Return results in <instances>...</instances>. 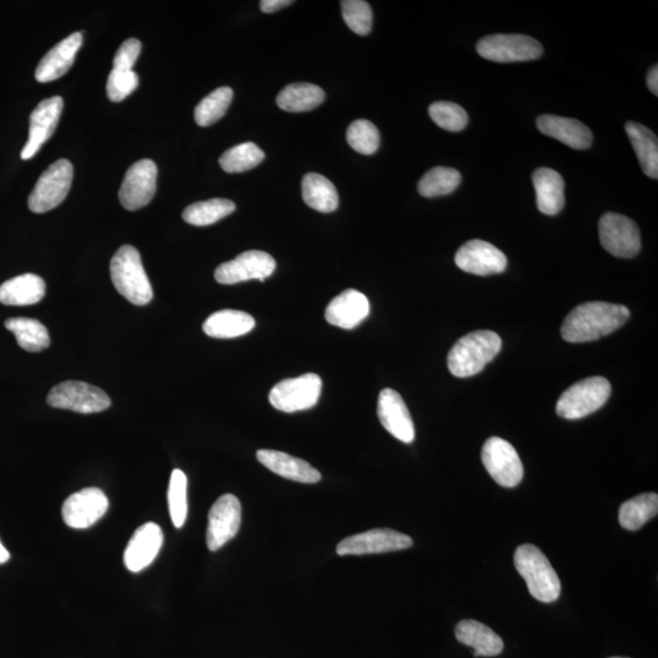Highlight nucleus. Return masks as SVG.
Returning <instances> with one entry per match:
<instances>
[{
    "label": "nucleus",
    "instance_id": "obj_1",
    "mask_svg": "<svg viewBox=\"0 0 658 658\" xmlns=\"http://www.w3.org/2000/svg\"><path fill=\"white\" fill-rule=\"evenodd\" d=\"M623 305L593 301L574 308L562 323V338L568 343H587L617 331L629 319Z\"/></svg>",
    "mask_w": 658,
    "mask_h": 658
},
{
    "label": "nucleus",
    "instance_id": "obj_2",
    "mask_svg": "<svg viewBox=\"0 0 658 658\" xmlns=\"http://www.w3.org/2000/svg\"><path fill=\"white\" fill-rule=\"evenodd\" d=\"M501 345L499 334L487 329L466 334L449 351V371L459 378L478 375L500 353Z\"/></svg>",
    "mask_w": 658,
    "mask_h": 658
},
{
    "label": "nucleus",
    "instance_id": "obj_3",
    "mask_svg": "<svg viewBox=\"0 0 658 658\" xmlns=\"http://www.w3.org/2000/svg\"><path fill=\"white\" fill-rule=\"evenodd\" d=\"M110 275L117 292L130 303L144 306L154 297L141 254L132 245H124L110 262Z\"/></svg>",
    "mask_w": 658,
    "mask_h": 658
},
{
    "label": "nucleus",
    "instance_id": "obj_4",
    "mask_svg": "<svg viewBox=\"0 0 658 658\" xmlns=\"http://www.w3.org/2000/svg\"><path fill=\"white\" fill-rule=\"evenodd\" d=\"M515 567L527 583L533 598L550 604L560 598L561 582L548 557L532 544L521 545L515 552Z\"/></svg>",
    "mask_w": 658,
    "mask_h": 658
},
{
    "label": "nucleus",
    "instance_id": "obj_5",
    "mask_svg": "<svg viewBox=\"0 0 658 658\" xmlns=\"http://www.w3.org/2000/svg\"><path fill=\"white\" fill-rule=\"evenodd\" d=\"M611 395V384L606 378L595 376L583 379L568 388L557 401L556 412L566 420H579L594 414L606 404Z\"/></svg>",
    "mask_w": 658,
    "mask_h": 658
},
{
    "label": "nucleus",
    "instance_id": "obj_6",
    "mask_svg": "<svg viewBox=\"0 0 658 658\" xmlns=\"http://www.w3.org/2000/svg\"><path fill=\"white\" fill-rule=\"evenodd\" d=\"M72 178L74 166L69 160L60 159L50 165L39 177L30 194L29 208L32 213H48L63 203L70 192Z\"/></svg>",
    "mask_w": 658,
    "mask_h": 658
},
{
    "label": "nucleus",
    "instance_id": "obj_7",
    "mask_svg": "<svg viewBox=\"0 0 658 658\" xmlns=\"http://www.w3.org/2000/svg\"><path fill=\"white\" fill-rule=\"evenodd\" d=\"M322 392V379L315 373L284 379L270 392V403L276 410L293 414L305 411L319 403Z\"/></svg>",
    "mask_w": 658,
    "mask_h": 658
},
{
    "label": "nucleus",
    "instance_id": "obj_8",
    "mask_svg": "<svg viewBox=\"0 0 658 658\" xmlns=\"http://www.w3.org/2000/svg\"><path fill=\"white\" fill-rule=\"evenodd\" d=\"M48 405L80 414H98L108 410L111 400L104 390L85 382L68 381L50 390Z\"/></svg>",
    "mask_w": 658,
    "mask_h": 658
},
{
    "label": "nucleus",
    "instance_id": "obj_9",
    "mask_svg": "<svg viewBox=\"0 0 658 658\" xmlns=\"http://www.w3.org/2000/svg\"><path fill=\"white\" fill-rule=\"evenodd\" d=\"M477 52L495 63H520L542 57L543 47L534 38L524 35H492L477 43Z\"/></svg>",
    "mask_w": 658,
    "mask_h": 658
},
{
    "label": "nucleus",
    "instance_id": "obj_10",
    "mask_svg": "<svg viewBox=\"0 0 658 658\" xmlns=\"http://www.w3.org/2000/svg\"><path fill=\"white\" fill-rule=\"evenodd\" d=\"M482 461L485 470L501 487L513 488L522 482V461L516 449L506 440L498 437L488 439L483 445Z\"/></svg>",
    "mask_w": 658,
    "mask_h": 658
},
{
    "label": "nucleus",
    "instance_id": "obj_11",
    "mask_svg": "<svg viewBox=\"0 0 658 658\" xmlns=\"http://www.w3.org/2000/svg\"><path fill=\"white\" fill-rule=\"evenodd\" d=\"M602 247L616 258H634L640 252L641 238L637 223L615 213H607L599 222Z\"/></svg>",
    "mask_w": 658,
    "mask_h": 658
},
{
    "label": "nucleus",
    "instance_id": "obj_12",
    "mask_svg": "<svg viewBox=\"0 0 658 658\" xmlns=\"http://www.w3.org/2000/svg\"><path fill=\"white\" fill-rule=\"evenodd\" d=\"M158 180V167L153 160L143 159L127 170L122 181L119 199L126 210L136 211L144 208L154 198Z\"/></svg>",
    "mask_w": 658,
    "mask_h": 658
},
{
    "label": "nucleus",
    "instance_id": "obj_13",
    "mask_svg": "<svg viewBox=\"0 0 658 658\" xmlns=\"http://www.w3.org/2000/svg\"><path fill=\"white\" fill-rule=\"evenodd\" d=\"M412 544L414 542L409 535L393 529L378 528L343 539L337 546V554L340 556L383 554V552L409 549Z\"/></svg>",
    "mask_w": 658,
    "mask_h": 658
},
{
    "label": "nucleus",
    "instance_id": "obj_14",
    "mask_svg": "<svg viewBox=\"0 0 658 658\" xmlns=\"http://www.w3.org/2000/svg\"><path fill=\"white\" fill-rule=\"evenodd\" d=\"M242 523V505L237 496L222 495L211 507L206 544L210 551H217L236 537Z\"/></svg>",
    "mask_w": 658,
    "mask_h": 658
},
{
    "label": "nucleus",
    "instance_id": "obj_15",
    "mask_svg": "<svg viewBox=\"0 0 658 658\" xmlns=\"http://www.w3.org/2000/svg\"><path fill=\"white\" fill-rule=\"evenodd\" d=\"M276 270V260L260 250H249L236 259L217 267L215 280L221 284H237L250 280L265 281Z\"/></svg>",
    "mask_w": 658,
    "mask_h": 658
},
{
    "label": "nucleus",
    "instance_id": "obj_16",
    "mask_svg": "<svg viewBox=\"0 0 658 658\" xmlns=\"http://www.w3.org/2000/svg\"><path fill=\"white\" fill-rule=\"evenodd\" d=\"M455 264L460 270L477 276H492L504 272L506 255L493 244L473 239L457 250Z\"/></svg>",
    "mask_w": 658,
    "mask_h": 658
},
{
    "label": "nucleus",
    "instance_id": "obj_17",
    "mask_svg": "<svg viewBox=\"0 0 658 658\" xmlns=\"http://www.w3.org/2000/svg\"><path fill=\"white\" fill-rule=\"evenodd\" d=\"M109 509V500L98 488H86L69 496L63 505V520L69 527L85 529L96 524Z\"/></svg>",
    "mask_w": 658,
    "mask_h": 658
},
{
    "label": "nucleus",
    "instance_id": "obj_18",
    "mask_svg": "<svg viewBox=\"0 0 658 658\" xmlns=\"http://www.w3.org/2000/svg\"><path fill=\"white\" fill-rule=\"evenodd\" d=\"M64 109V100L61 97H52L42 100L30 116V132L26 146L22 149L21 159L30 160L35 156L43 144L54 135Z\"/></svg>",
    "mask_w": 658,
    "mask_h": 658
},
{
    "label": "nucleus",
    "instance_id": "obj_19",
    "mask_svg": "<svg viewBox=\"0 0 658 658\" xmlns=\"http://www.w3.org/2000/svg\"><path fill=\"white\" fill-rule=\"evenodd\" d=\"M379 421L394 438L405 444L415 440V425L405 401L393 389H383L378 398Z\"/></svg>",
    "mask_w": 658,
    "mask_h": 658
},
{
    "label": "nucleus",
    "instance_id": "obj_20",
    "mask_svg": "<svg viewBox=\"0 0 658 658\" xmlns=\"http://www.w3.org/2000/svg\"><path fill=\"white\" fill-rule=\"evenodd\" d=\"M163 543L164 534L158 524L153 522L143 524L127 544L124 555L127 570L133 573L146 570L158 556Z\"/></svg>",
    "mask_w": 658,
    "mask_h": 658
},
{
    "label": "nucleus",
    "instance_id": "obj_21",
    "mask_svg": "<svg viewBox=\"0 0 658 658\" xmlns=\"http://www.w3.org/2000/svg\"><path fill=\"white\" fill-rule=\"evenodd\" d=\"M370 311V301L365 294L355 289H347L329 303L325 316L327 322L333 326L353 329L367 319Z\"/></svg>",
    "mask_w": 658,
    "mask_h": 658
},
{
    "label": "nucleus",
    "instance_id": "obj_22",
    "mask_svg": "<svg viewBox=\"0 0 658 658\" xmlns=\"http://www.w3.org/2000/svg\"><path fill=\"white\" fill-rule=\"evenodd\" d=\"M82 42V33L76 32L50 49L44 55V58L39 61L36 80L41 83H48L63 77L74 65L76 54L80 50Z\"/></svg>",
    "mask_w": 658,
    "mask_h": 658
},
{
    "label": "nucleus",
    "instance_id": "obj_23",
    "mask_svg": "<svg viewBox=\"0 0 658 658\" xmlns=\"http://www.w3.org/2000/svg\"><path fill=\"white\" fill-rule=\"evenodd\" d=\"M256 457L261 465L283 478L294 482L314 484L321 481V473L308 462L276 450H259Z\"/></svg>",
    "mask_w": 658,
    "mask_h": 658
},
{
    "label": "nucleus",
    "instance_id": "obj_24",
    "mask_svg": "<svg viewBox=\"0 0 658 658\" xmlns=\"http://www.w3.org/2000/svg\"><path fill=\"white\" fill-rule=\"evenodd\" d=\"M539 131L577 150L588 149L593 143V133L581 121L555 115L540 116Z\"/></svg>",
    "mask_w": 658,
    "mask_h": 658
},
{
    "label": "nucleus",
    "instance_id": "obj_25",
    "mask_svg": "<svg viewBox=\"0 0 658 658\" xmlns=\"http://www.w3.org/2000/svg\"><path fill=\"white\" fill-rule=\"evenodd\" d=\"M535 194L540 213L554 216L565 206V181L559 172L542 167L533 174Z\"/></svg>",
    "mask_w": 658,
    "mask_h": 658
},
{
    "label": "nucleus",
    "instance_id": "obj_26",
    "mask_svg": "<svg viewBox=\"0 0 658 658\" xmlns=\"http://www.w3.org/2000/svg\"><path fill=\"white\" fill-rule=\"evenodd\" d=\"M461 644L475 649V657H494L504 650V641L485 624L473 620L461 621L455 629Z\"/></svg>",
    "mask_w": 658,
    "mask_h": 658
},
{
    "label": "nucleus",
    "instance_id": "obj_27",
    "mask_svg": "<svg viewBox=\"0 0 658 658\" xmlns=\"http://www.w3.org/2000/svg\"><path fill=\"white\" fill-rule=\"evenodd\" d=\"M46 295V282L42 277L25 273L0 286V303L8 306H29L39 303Z\"/></svg>",
    "mask_w": 658,
    "mask_h": 658
},
{
    "label": "nucleus",
    "instance_id": "obj_28",
    "mask_svg": "<svg viewBox=\"0 0 658 658\" xmlns=\"http://www.w3.org/2000/svg\"><path fill=\"white\" fill-rule=\"evenodd\" d=\"M255 320L247 312L222 310L208 317L203 329L206 336L219 339H231L245 336L252 332Z\"/></svg>",
    "mask_w": 658,
    "mask_h": 658
},
{
    "label": "nucleus",
    "instance_id": "obj_29",
    "mask_svg": "<svg viewBox=\"0 0 658 658\" xmlns=\"http://www.w3.org/2000/svg\"><path fill=\"white\" fill-rule=\"evenodd\" d=\"M626 131L644 174L657 180L658 141L655 133L638 122H628Z\"/></svg>",
    "mask_w": 658,
    "mask_h": 658
},
{
    "label": "nucleus",
    "instance_id": "obj_30",
    "mask_svg": "<svg viewBox=\"0 0 658 658\" xmlns=\"http://www.w3.org/2000/svg\"><path fill=\"white\" fill-rule=\"evenodd\" d=\"M325 97V91L312 83H292L278 94L277 105L288 113H305L320 107Z\"/></svg>",
    "mask_w": 658,
    "mask_h": 658
},
{
    "label": "nucleus",
    "instance_id": "obj_31",
    "mask_svg": "<svg viewBox=\"0 0 658 658\" xmlns=\"http://www.w3.org/2000/svg\"><path fill=\"white\" fill-rule=\"evenodd\" d=\"M303 198L311 209L328 214L336 211L339 206V197L336 187L325 176L308 174L301 183Z\"/></svg>",
    "mask_w": 658,
    "mask_h": 658
},
{
    "label": "nucleus",
    "instance_id": "obj_32",
    "mask_svg": "<svg viewBox=\"0 0 658 658\" xmlns=\"http://www.w3.org/2000/svg\"><path fill=\"white\" fill-rule=\"evenodd\" d=\"M5 328L14 333L19 347L30 353H39L50 345L47 327L35 319L15 317L5 321Z\"/></svg>",
    "mask_w": 658,
    "mask_h": 658
},
{
    "label": "nucleus",
    "instance_id": "obj_33",
    "mask_svg": "<svg viewBox=\"0 0 658 658\" xmlns=\"http://www.w3.org/2000/svg\"><path fill=\"white\" fill-rule=\"evenodd\" d=\"M658 495L645 493L626 501L620 509V523L627 531H638L645 523L656 517Z\"/></svg>",
    "mask_w": 658,
    "mask_h": 658
},
{
    "label": "nucleus",
    "instance_id": "obj_34",
    "mask_svg": "<svg viewBox=\"0 0 658 658\" xmlns=\"http://www.w3.org/2000/svg\"><path fill=\"white\" fill-rule=\"evenodd\" d=\"M236 210V204L228 199H210L194 203L184 209L183 220L193 226H210L230 216Z\"/></svg>",
    "mask_w": 658,
    "mask_h": 658
},
{
    "label": "nucleus",
    "instance_id": "obj_35",
    "mask_svg": "<svg viewBox=\"0 0 658 658\" xmlns=\"http://www.w3.org/2000/svg\"><path fill=\"white\" fill-rule=\"evenodd\" d=\"M265 159V153L253 142L228 149L220 158V166L227 174H242L255 169Z\"/></svg>",
    "mask_w": 658,
    "mask_h": 658
},
{
    "label": "nucleus",
    "instance_id": "obj_36",
    "mask_svg": "<svg viewBox=\"0 0 658 658\" xmlns=\"http://www.w3.org/2000/svg\"><path fill=\"white\" fill-rule=\"evenodd\" d=\"M233 89L230 87H221L211 92L202 102L197 105L194 111L195 122L199 126L208 127L222 119L227 113L232 103Z\"/></svg>",
    "mask_w": 658,
    "mask_h": 658
},
{
    "label": "nucleus",
    "instance_id": "obj_37",
    "mask_svg": "<svg viewBox=\"0 0 658 658\" xmlns=\"http://www.w3.org/2000/svg\"><path fill=\"white\" fill-rule=\"evenodd\" d=\"M460 172L450 167H434L418 183V192L425 198L442 197L460 186Z\"/></svg>",
    "mask_w": 658,
    "mask_h": 658
},
{
    "label": "nucleus",
    "instance_id": "obj_38",
    "mask_svg": "<svg viewBox=\"0 0 658 658\" xmlns=\"http://www.w3.org/2000/svg\"><path fill=\"white\" fill-rule=\"evenodd\" d=\"M187 485V476L184 475L183 471L175 470L172 472L167 501H169L171 520L176 528H182L187 520Z\"/></svg>",
    "mask_w": 658,
    "mask_h": 658
},
{
    "label": "nucleus",
    "instance_id": "obj_39",
    "mask_svg": "<svg viewBox=\"0 0 658 658\" xmlns=\"http://www.w3.org/2000/svg\"><path fill=\"white\" fill-rule=\"evenodd\" d=\"M349 146L360 154H375L381 143L377 127L367 120H356L348 127Z\"/></svg>",
    "mask_w": 658,
    "mask_h": 658
},
{
    "label": "nucleus",
    "instance_id": "obj_40",
    "mask_svg": "<svg viewBox=\"0 0 658 658\" xmlns=\"http://www.w3.org/2000/svg\"><path fill=\"white\" fill-rule=\"evenodd\" d=\"M429 115L439 127L449 132H460L468 124V116L464 108L451 102H437L429 107Z\"/></svg>",
    "mask_w": 658,
    "mask_h": 658
},
{
    "label": "nucleus",
    "instance_id": "obj_41",
    "mask_svg": "<svg viewBox=\"0 0 658 658\" xmlns=\"http://www.w3.org/2000/svg\"><path fill=\"white\" fill-rule=\"evenodd\" d=\"M342 13L345 24L359 36H367L372 30V9L364 0H343Z\"/></svg>",
    "mask_w": 658,
    "mask_h": 658
},
{
    "label": "nucleus",
    "instance_id": "obj_42",
    "mask_svg": "<svg viewBox=\"0 0 658 658\" xmlns=\"http://www.w3.org/2000/svg\"><path fill=\"white\" fill-rule=\"evenodd\" d=\"M139 77L135 71L116 70L110 72L107 82V94L111 102L119 103L136 91Z\"/></svg>",
    "mask_w": 658,
    "mask_h": 658
},
{
    "label": "nucleus",
    "instance_id": "obj_43",
    "mask_svg": "<svg viewBox=\"0 0 658 658\" xmlns=\"http://www.w3.org/2000/svg\"><path fill=\"white\" fill-rule=\"evenodd\" d=\"M142 43L136 38L127 39L124 43L121 44L120 48L117 49L114 58V69L132 71L133 66H135L136 61L141 54Z\"/></svg>",
    "mask_w": 658,
    "mask_h": 658
},
{
    "label": "nucleus",
    "instance_id": "obj_44",
    "mask_svg": "<svg viewBox=\"0 0 658 658\" xmlns=\"http://www.w3.org/2000/svg\"><path fill=\"white\" fill-rule=\"evenodd\" d=\"M294 2L292 0H262L260 9L262 13L272 14L276 11L289 7Z\"/></svg>",
    "mask_w": 658,
    "mask_h": 658
},
{
    "label": "nucleus",
    "instance_id": "obj_45",
    "mask_svg": "<svg viewBox=\"0 0 658 658\" xmlns=\"http://www.w3.org/2000/svg\"><path fill=\"white\" fill-rule=\"evenodd\" d=\"M648 86L650 91L654 93L655 96H658V66L657 65H655L654 68H652L649 72Z\"/></svg>",
    "mask_w": 658,
    "mask_h": 658
},
{
    "label": "nucleus",
    "instance_id": "obj_46",
    "mask_svg": "<svg viewBox=\"0 0 658 658\" xmlns=\"http://www.w3.org/2000/svg\"><path fill=\"white\" fill-rule=\"evenodd\" d=\"M10 560V554L7 549L4 548V545L0 543V565H4Z\"/></svg>",
    "mask_w": 658,
    "mask_h": 658
},
{
    "label": "nucleus",
    "instance_id": "obj_47",
    "mask_svg": "<svg viewBox=\"0 0 658 658\" xmlns=\"http://www.w3.org/2000/svg\"><path fill=\"white\" fill-rule=\"evenodd\" d=\"M611 658H627V657H611Z\"/></svg>",
    "mask_w": 658,
    "mask_h": 658
}]
</instances>
